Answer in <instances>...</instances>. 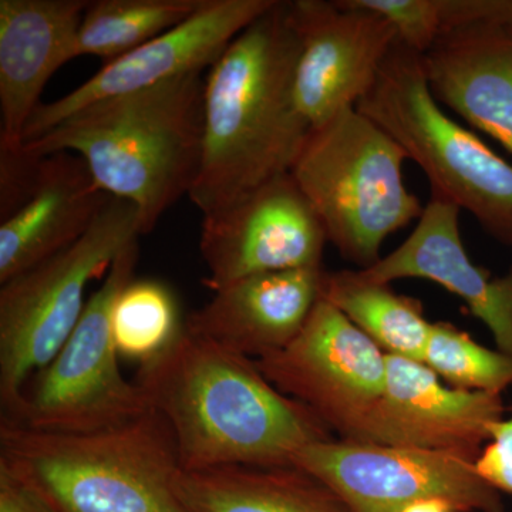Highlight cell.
I'll return each instance as SVG.
<instances>
[{
    "label": "cell",
    "instance_id": "6da1fadb",
    "mask_svg": "<svg viewBox=\"0 0 512 512\" xmlns=\"http://www.w3.org/2000/svg\"><path fill=\"white\" fill-rule=\"evenodd\" d=\"M134 380L170 426L183 471L293 466L303 448L333 439L308 407L272 386L254 360L185 328Z\"/></svg>",
    "mask_w": 512,
    "mask_h": 512
},
{
    "label": "cell",
    "instance_id": "7a4b0ae2",
    "mask_svg": "<svg viewBox=\"0 0 512 512\" xmlns=\"http://www.w3.org/2000/svg\"><path fill=\"white\" fill-rule=\"evenodd\" d=\"M299 45L289 2H276L205 77L200 174L188 194L205 215L291 173L311 127L293 97Z\"/></svg>",
    "mask_w": 512,
    "mask_h": 512
},
{
    "label": "cell",
    "instance_id": "3957f363",
    "mask_svg": "<svg viewBox=\"0 0 512 512\" xmlns=\"http://www.w3.org/2000/svg\"><path fill=\"white\" fill-rule=\"evenodd\" d=\"M204 89L197 73L96 101L23 150L37 157L62 151L82 157L101 190L136 205L141 235L150 234L200 174Z\"/></svg>",
    "mask_w": 512,
    "mask_h": 512
},
{
    "label": "cell",
    "instance_id": "277c9868",
    "mask_svg": "<svg viewBox=\"0 0 512 512\" xmlns=\"http://www.w3.org/2000/svg\"><path fill=\"white\" fill-rule=\"evenodd\" d=\"M0 466L57 512H190L177 490L173 433L154 410L94 433H46L2 421Z\"/></svg>",
    "mask_w": 512,
    "mask_h": 512
},
{
    "label": "cell",
    "instance_id": "5b68a950",
    "mask_svg": "<svg viewBox=\"0 0 512 512\" xmlns=\"http://www.w3.org/2000/svg\"><path fill=\"white\" fill-rule=\"evenodd\" d=\"M406 160L382 127L350 107L312 128L292 165L328 244L359 269L376 265L384 241L423 215L404 184Z\"/></svg>",
    "mask_w": 512,
    "mask_h": 512
},
{
    "label": "cell",
    "instance_id": "8992f818",
    "mask_svg": "<svg viewBox=\"0 0 512 512\" xmlns=\"http://www.w3.org/2000/svg\"><path fill=\"white\" fill-rule=\"evenodd\" d=\"M356 109L419 165L431 197L467 211L485 234L512 248V164L443 110L430 92L419 52L397 40Z\"/></svg>",
    "mask_w": 512,
    "mask_h": 512
},
{
    "label": "cell",
    "instance_id": "52a82bcc",
    "mask_svg": "<svg viewBox=\"0 0 512 512\" xmlns=\"http://www.w3.org/2000/svg\"><path fill=\"white\" fill-rule=\"evenodd\" d=\"M140 237L136 205L110 197L79 241L2 285V417L18 409L26 384L52 362L76 328L90 282L106 276L117 256Z\"/></svg>",
    "mask_w": 512,
    "mask_h": 512
},
{
    "label": "cell",
    "instance_id": "ba28073f",
    "mask_svg": "<svg viewBox=\"0 0 512 512\" xmlns=\"http://www.w3.org/2000/svg\"><path fill=\"white\" fill-rule=\"evenodd\" d=\"M137 261L138 239L117 256L76 328L52 362L26 384L18 409L2 421L46 433H94L153 410L136 380L121 373L111 325L114 305L133 281Z\"/></svg>",
    "mask_w": 512,
    "mask_h": 512
},
{
    "label": "cell",
    "instance_id": "9c48e42d",
    "mask_svg": "<svg viewBox=\"0 0 512 512\" xmlns=\"http://www.w3.org/2000/svg\"><path fill=\"white\" fill-rule=\"evenodd\" d=\"M254 362L272 386L308 407L330 433L372 443L387 355L328 301L319 299L286 348Z\"/></svg>",
    "mask_w": 512,
    "mask_h": 512
},
{
    "label": "cell",
    "instance_id": "30bf717a",
    "mask_svg": "<svg viewBox=\"0 0 512 512\" xmlns=\"http://www.w3.org/2000/svg\"><path fill=\"white\" fill-rule=\"evenodd\" d=\"M476 457L423 448L329 439L303 448L293 466L328 485L352 512H400L441 498L458 512H504Z\"/></svg>",
    "mask_w": 512,
    "mask_h": 512
},
{
    "label": "cell",
    "instance_id": "8fae6325",
    "mask_svg": "<svg viewBox=\"0 0 512 512\" xmlns=\"http://www.w3.org/2000/svg\"><path fill=\"white\" fill-rule=\"evenodd\" d=\"M299 55L293 97L309 127L356 107L397 43L392 23L353 0L289 2Z\"/></svg>",
    "mask_w": 512,
    "mask_h": 512
},
{
    "label": "cell",
    "instance_id": "7c38bea8",
    "mask_svg": "<svg viewBox=\"0 0 512 512\" xmlns=\"http://www.w3.org/2000/svg\"><path fill=\"white\" fill-rule=\"evenodd\" d=\"M328 238L291 173L202 217L204 284L212 292L248 276L319 268Z\"/></svg>",
    "mask_w": 512,
    "mask_h": 512
},
{
    "label": "cell",
    "instance_id": "4fadbf2b",
    "mask_svg": "<svg viewBox=\"0 0 512 512\" xmlns=\"http://www.w3.org/2000/svg\"><path fill=\"white\" fill-rule=\"evenodd\" d=\"M276 2L278 0H204L191 18L174 29L104 64L73 92L40 104L30 117L23 144L42 136L74 111L96 101L211 69L235 37Z\"/></svg>",
    "mask_w": 512,
    "mask_h": 512
},
{
    "label": "cell",
    "instance_id": "5bb4252c",
    "mask_svg": "<svg viewBox=\"0 0 512 512\" xmlns=\"http://www.w3.org/2000/svg\"><path fill=\"white\" fill-rule=\"evenodd\" d=\"M504 417L501 394L456 389L423 362L387 355L372 443L478 458Z\"/></svg>",
    "mask_w": 512,
    "mask_h": 512
},
{
    "label": "cell",
    "instance_id": "9a60e30c",
    "mask_svg": "<svg viewBox=\"0 0 512 512\" xmlns=\"http://www.w3.org/2000/svg\"><path fill=\"white\" fill-rule=\"evenodd\" d=\"M460 208L431 197L409 238L372 268L360 269L382 284L426 279L463 299L487 326L495 346L512 356V269L493 276L471 261L460 234Z\"/></svg>",
    "mask_w": 512,
    "mask_h": 512
},
{
    "label": "cell",
    "instance_id": "2e32d148",
    "mask_svg": "<svg viewBox=\"0 0 512 512\" xmlns=\"http://www.w3.org/2000/svg\"><path fill=\"white\" fill-rule=\"evenodd\" d=\"M89 0H0V151L23 147L53 74L76 59Z\"/></svg>",
    "mask_w": 512,
    "mask_h": 512
},
{
    "label": "cell",
    "instance_id": "e0dca14e",
    "mask_svg": "<svg viewBox=\"0 0 512 512\" xmlns=\"http://www.w3.org/2000/svg\"><path fill=\"white\" fill-rule=\"evenodd\" d=\"M323 274L319 266L239 279L190 313L184 328L229 352L261 359L299 335L320 299Z\"/></svg>",
    "mask_w": 512,
    "mask_h": 512
},
{
    "label": "cell",
    "instance_id": "ac0fdd59",
    "mask_svg": "<svg viewBox=\"0 0 512 512\" xmlns=\"http://www.w3.org/2000/svg\"><path fill=\"white\" fill-rule=\"evenodd\" d=\"M109 198L82 157H40L28 194L0 220V285L79 241Z\"/></svg>",
    "mask_w": 512,
    "mask_h": 512
},
{
    "label": "cell",
    "instance_id": "d6986e66",
    "mask_svg": "<svg viewBox=\"0 0 512 512\" xmlns=\"http://www.w3.org/2000/svg\"><path fill=\"white\" fill-rule=\"evenodd\" d=\"M423 57L430 92L512 154V28L450 30Z\"/></svg>",
    "mask_w": 512,
    "mask_h": 512
},
{
    "label": "cell",
    "instance_id": "ffe728a7",
    "mask_svg": "<svg viewBox=\"0 0 512 512\" xmlns=\"http://www.w3.org/2000/svg\"><path fill=\"white\" fill-rule=\"evenodd\" d=\"M177 490L190 512H352L328 485L296 466L181 470Z\"/></svg>",
    "mask_w": 512,
    "mask_h": 512
},
{
    "label": "cell",
    "instance_id": "44dd1931",
    "mask_svg": "<svg viewBox=\"0 0 512 512\" xmlns=\"http://www.w3.org/2000/svg\"><path fill=\"white\" fill-rule=\"evenodd\" d=\"M320 298L342 312L386 355L423 362L433 323L417 299L366 278L360 269L325 271Z\"/></svg>",
    "mask_w": 512,
    "mask_h": 512
},
{
    "label": "cell",
    "instance_id": "7402d4cb",
    "mask_svg": "<svg viewBox=\"0 0 512 512\" xmlns=\"http://www.w3.org/2000/svg\"><path fill=\"white\" fill-rule=\"evenodd\" d=\"M204 0H96L84 12L76 59L107 63L128 55L191 18Z\"/></svg>",
    "mask_w": 512,
    "mask_h": 512
},
{
    "label": "cell",
    "instance_id": "603a6c76",
    "mask_svg": "<svg viewBox=\"0 0 512 512\" xmlns=\"http://www.w3.org/2000/svg\"><path fill=\"white\" fill-rule=\"evenodd\" d=\"M111 325L120 356L141 366L163 355L184 329L171 289L154 279L136 278L117 298Z\"/></svg>",
    "mask_w": 512,
    "mask_h": 512
},
{
    "label": "cell",
    "instance_id": "cb8c5ba5",
    "mask_svg": "<svg viewBox=\"0 0 512 512\" xmlns=\"http://www.w3.org/2000/svg\"><path fill=\"white\" fill-rule=\"evenodd\" d=\"M394 26L404 46L426 53L450 30L474 25L512 28V0H365Z\"/></svg>",
    "mask_w": 512,
    "mask_h": 512
},
{
    "label": "cell",
    "instance_id": "d4e9b609",
    "mask_svg": "<svg viewBox=\"0 0 512 512\" xmlns=\"http://www.w3.org/2000/svg\"><path fill=\"white\" fill-rule=\"evenodd\" d=\"M423 363L456 389L501 394L512 386V356L485 348L453 323H433Z\"/></svg>",
    "mask_w": 512,
    "mask_h": 512
},
{
    "label": "cell",
    "instance_id": "484cf974",
    "mask_svg": "<svg viewBox=\"0 0 512 512\" xmlns=\"http://www.w3.org/2000/svg\"><path fill=\"white\" fill-rule=\"evenodd\" d=\"M478 474L500 493L512 494V407L494 427L476 461Z\"/></svg>",
    "mask_w": 512,
    "mask_h": 512
},
{
    "label": "cell",
    "instance_id": "4316f807",
    "mask_svg": "<svg viewBox=\"0 0 512 512\" xmlns=\"http://www.w3.org/2000/svg\"><path fill=\"white\" fill-rule=\"evenodd\" d=\"M0 512H57L35 488L0 466Z\"/></svg>",
    "mask_w": 512,
    "mask_h": 512
},
{
    "label": "cell",
    "instance_id": "83f0119b",
    "mask_svg": "<svg viewBox=\"0 0 512 512\" xmlns=\"http://www.w3.org/2000/svg\"><path fill=\"white\" fill-rule=\"evenodd\" d=\"M400 512H458L453 504L441 498H426L407 505Z\"/></svg>",
    "mask_w": 512,
    "mask_h": 512
}]
</instances>
